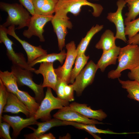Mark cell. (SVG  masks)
I'll use <instances>...</instances> for the list:
<instances>
[{"label":"cell","mask_w":139,"mask_h":139,"mask_svg":"<svg viewBox=\"0 0 139 139\" xmlns=\"http://www.w3.org/2000/svg\"><path fill=\"white\" fill-rule=\"evenodd\" d=\"M118 64L115 70L109 72L108 77L109 79L119 78L123 71L132 70L139 65V45L128 44L121 48L118 58Z\"/></svg>","instance_id":"cell-1"},{"label":"cell","mask_w":139,"mask_h":139,"mask_svg":"<svg viewBox=\"0 0 139 139\" xmlns=\"http://www.w3.org/2000/svg\"><path fill=\"white\" fill-rule=\"evenodd\" d=\"M23 6L21 4L16 3L9 4L0 2L1 9L7 12L8 15L6 22L2 25L5 27L11 25H18L15 29L18 30L28 27L31 16Z\"/></svg>","instance_id":"cell-2"},{"label":"cell","mask_w":139,"mask_h":139,"mask_svg":"<svg viewBox=\"0 0 139 139\" xmlns=\"http://www.w3.org/2000/svg\"><path fill=\"white\" fill-rule=\"evenodd\" d=\"M88 5L93 8L92 13L95 17L99 16L103 8L100 4L90 2L86 0H58L56 4L55 15L59 17H68L67 14L70 12L75 16L79 15L82 6Z\"/></svg>","instance_id":"cell-3"},{"label":"cell","mask_w":139,"mask_h":139,"mask_svg":"<svg viewBox=\"0 0 139 139\" xmlns=\"http://www.w3.org/2000/svg\"><path fill=\"white\" fill-rule=\"evenodd\" d=\"M51 89L47 87L45 97L34 116L37 120L40 119L44 121L50 120L51 119L50 112L52 110L61 109L70 104L69 102L54 97Z\"/></svg>","instance_id":"cell-4"},{"label":"cell","mask_w":139,"mask_h":139,"mask_svg":"<svg viewBox=\"0 0 139 139\" xmlns=\"http://www.w3.org/2000/svg\"><path fill=\"white\" fill-rule=\"evenodd\" d=\"M11 69L17 78L18 86L26 85L29 87L34 93L37 101L40 104L45 96L44 88L42 84H37L33 81L32 72L13 65Z\"/></svg>","instance_id":"cell-5"},{"label":"cell","mask_w":139,"mask_h":139,"mask_svg":"<svg viewBox=\"0 0 139 139\" xmlns=\"http://www.w3.org/2000/svg\"><path fill=\"white\" fill-rule=\"evenodd\" d=\"M98 69L97 64L91 60L76 77L72 84L78 96L81 95L85 88L92 83Z\"/></svg>","instance_id":"cell-6"},{"label":"cell","mask_w":139,"mask_h":139,"mask_svg":"<svg viewBox=\"0 0 139 139\" xmlns=\"http://www.w3.org/2000/svg\"><path fill=\"white\" fill-rule=\"evenodd\" d=\"M66 56L63 65L55 69L57 78L66 82L70 83V78L73 66L77 56L76 48L74 41H72L66 45Z\"/></svg>","instance_id":"cell-7"},{"label":"cell","mask_w":139,"mask_h":139,"mask_svg":"<svg viewBox=\"0 0 139 139\" xmlns=\"http://www.w3.org/2000/svg\"><path fill=\"white\" fill-rule=\"evenodd\" d=\"M53 16L37 14L32 15L28 26V28L23 31V35L28 39L33 36H35L39 38L40 42L45 41L43 35L44 28L47 22L51 21Z\"/></svg>","instance_id":"cell-8"},{"label":"cell","mask_w":139,"mask_h":139,"mask_svg":"<svg viewBox=\"0 0 139 139\" xmlns=\"http://www.w3.org/2000/svg\"><path fill=\"white\" fill-rule=\"evenodd\" d=\"M0 43H3L6 49V55L12 65L19 66L22 68L30 70L34 72L35 69L31 67L26 61L24 55L22 53H16L12 47L13 42L4 34L0 37Z\"/></svg>","instance_id":"cell-9"},{"label":"cell","mask_w":139,"mask_h":139,"mask_svg":"<svg viewBox=\"0 0 139 139\" xmlns=\"http://www.w3.org/2000/svg\"><path fill=\"white\" fill-rule=\"evenodd\" d=\"M54 118L68 121L75 122L87 124H102L94 119H90L79 112L75 111L69 106H66L59 109L53 116Z\"/></svg>","instance_id":"cell-10"},{"label":"cell","mask_w":139,"mask_h":139,"mask_svg":"<svg viewBox=\"0 0 139 139\" xmlns=\"http://www.w3.org/2000/svg\"><path fill=\"white\" fill-rule=\"evenodd\" d=\"M126 4L125 0H118L117 2L118 8L116 11L115 12L108 13L107 17L109 21L115 25L116 30L115 36L116 39H121L125 43L127 42V41L125 34V24L122 11Z\"/></svg>","instance_id":"cell-11"},{"label":"cell","mask_w":139,"mask_h":139,"mask_svg":"<svg viewBox=\"0 0 139 139\" xmlns=\"http://www.w3.org/2000/svg\"><path fill=\"white\" fill-rule=\"evenodd\" d=\"M15 28L14 25L8 27L7 34L14 38L21 44L27 54V62L29 64L40 56L47 54V50L43 49L41 45L35 46L20 39L15 33Z\"/></svg>","instance_id":"cell-12"},{"label":"cell","mask_w":139,"mask_h":139,"mask_svg":"<svg viewBox=\"0 0 139 139\" xmlns=\"http://www.w3.org/2000/svg\"><path fill=\"white\" fill-rule=\"evenodd\" d=\"M69 19V17L61 18L54 15L51 21L57 37L59 49L61 51L65 46V38L68 33L67 29H71L73 27Z\"/></svg>","instance_id":"cell-13"},{"label":"cell","mask_w":139,"mask_h":139,"mask_svg":"<svg viewBox=\"0 0 139 139\" xmlns=\"http://www.w3.org/2000/svg\"><path fill=\"white\" fill-rule=\"evenodd\" d=\"M2 120L8 123L12 128L13 138L17 137L23 128L31 125H36L38 122L34 117L24 119L18 116L7 115L2 116Z\"/></svg>","instance_id":"cell-14"},{"label":"cell","mask_w":139,"mask_h":139,"mask_svg":"<svg viewBox=\"0 0 139 139\" xmlns=\"http://www.w3.org/2000/svg\"><path fill=\"white\" fill-rule=\"evenodd\" d=\"M34 72L42 75L44 80L42 85L44 88L49 87L55 91L57 77L53 67V63H40L38 69H36Z\"/></svg>","instance_id":"cell-15"},{"label":"cell","mask_w":139,"mask_h":139,"mask_svg":"<svg viewBox=\"0 0 139 139\" xmlns=\"http://www.w3.org/2000/svg\"><path fill=\"white\" fill-rule=\"evenodd\" d=\"M36 125L38 126L36 129L29 127L33 131L32 133L24 135V136L25 139H38L39 136L53 127L67 125V121L56 118L42 122H38Z\"/></svg>","instance_id":"cell-16"},{"label":"cell","mask_w":139,"mask_h":139,"mask_svg":"<svg viewBox=\"0 0 139 139\" xmlns=\"http://www.w3.org/2000/svg\"><path fill=\"white\" fill-rule=\"evenodd\" d=\"M3 112L14 114L22 112L27 117H30L29 112L24 104L16 95L8 91L7 102L3 108Z\"/></svg>","instance_id":"cell-17"},{"label":"cell","mask_w":139,"mask_h":139,"mask_svg":"<svg viewBox=\"0 0 139 139\" xmlns=\"http://www.w3.org/2000/svg\"><path fill=\"white\" fill-rule=\"evenodd\" d=\"M69 106L72 109L75 111L88 118L102 121L107 117V114L102 110H94L85 104L74 102L70 104Z\"/></svg>","instance_id":"cell-18"},{"label":"cell","mask_w":139,"mask_h":139,"mask_svg":"<svg viewBox=\"0 0 139 139\" xmlns=\"http://www.w3.org/2000/svg\"><path fill=\"white\" fill-rule=\"evenodd\" d=\"M121 48L116 46L107 51L103 52L97 64L101 72H104L106 67L111 65H115L119 55Z\"/></svg>","instance_id":"cell-19"},{"label":"cell","mask_w":139,"mask_h":139,"mask_svg":"<svg viewBox=\"0 0 139 139\" xmlns=\"http://www.w3.org/2000/svg\"><path fill=\"white\" fill-rule=\"evenodd\" d=\"M16 95L24 104L30 112V117H34L38 110L40 104L35 98L31 96L26 91L19 90Z\"/></svg>","instance_id":"cell-20"},{"label":"cell","mask_w":139,"mask_h":139,"mask_svg":"<svg viewBox=\"0 0 139 139\" xmlns=\"http://www.w3.org/2000/svg\"><path fill=\"white\" fill-rule=\"evenodd\" d=\"M0 80L6 87L8 91L16 95L19 89L17 78L14 73L11 71H0Z\"/></svg>","instance_id":"cell-21"},{"label":"cell","mask_w":139,"mask_h":139,"mask_svg":"<svg viewBox=\"0 0 139 139\" xmlns=\"http://www.w3.org/2000/svg\"><path fill=\"white\" fill-rule=\"evenodd\" d=\"M116 39L114 32L110 30H106L101 36L95 47L97 49H102L103 52L107 51L116 46Z\"/></svg>","instance_id":"cell-22"},{"label":"cell","mask_w":139,"mask_h":139,"mask_svg":"<svg viewBox=\"0 0 139 139\" xmlns=\"http://www.w3.org/2000/svg\"><path fill=\"white\" fill-rule=\"evenodd\" d=\"M103 27V25L96 24L93 26L88 32L85 37L83 38L76 48L77 56L85 53L91 39L96 33L100 31Z\"/></svg>","instance_id":"cell-23"},{"label":"cell","mask_w":139,"mask_h":139,"mask_svg":"<svg viewBox=\"0 0 139 139\" xmlns=\"http://www.w3.org/2000/svg\"><path fill=\"white\" fill-rule=\"evenodd\" d=\"M66 53L64 50L61 51L59 53H52L47 54L38 57L31 63L29 65L32 67L35 65L43 62L53 63L56 61H58L62 65L64 60L66 58Z\"/></svg>","instance_id":"cell-24"},{"label":"cell","mask_w":139,"mask_h":139,"mask_svg":"<svg viewBox=\"0 0 139 139\" xmlns=\"http://www.w3.org/2000/svg\"><path fill=\"white\" fill-rule=\"evenodd\" d=\"M67 125L72 126L79 129L85 130L92 133L104 134H126L127 133H117L107 130H103L97 128L94 124H87L75 122L67 121Z\"/></svg>","instance_id":"cell-25"},{"label":"cell","mask_w":139,"mask_h":139,"mask_svg":"<svg viewBox=\"0 0 139 139\" xmlns=\"http://www.w3.org/2000/svg\"><path fill=\"white\" fill-rule=\"evenodd\" d=\"M89 58V56H86L85 53L77 56L75 61L74 66L72 69L71 72L70 83L72 84L74 83L76 77L86 64Z\"/></svg>","instance_id":"cell-26"},{"label":"cell","mask_w":139,"mask_h":139,"mask_svg":"<svg viewBox=\"0 0 139 139\" xmlns=\"http://www.w3.org/2000/svg\"><path fill=\"white\" fill-rule=\"evenodd\" d=\"M128 7V12L125 14L126 16L124 23L135 20L139 14V0H125Z\"/></svg>","instance_id":"cell-27"},{"label":"cell","mask_w":139,"mask_h":139,"mask_svg":"<svg viewBox=\"0 0 139 139\" xmlns=\"http://www.w3.org/2000/svg\"><path fill=\"white\" fill-rule=\"evenodd\" d=\"M125 35L128 36V39L132 37L139 31V17L130 22L124 23Z\"/></svg>","instance_id":"cell-28"},{"label":"cell","mask_w":139,"mask_h":139,"mask_svg":"<svg viewBox=\"0 0 139 139\" xmlns=\"http://www.w3.org/2000/svg\"><path fill=\"white\" fill-rule=\"evenodd\" d=\"M57 0H47L46 4L41 8L38 15L53 16L55 13Z\"/></svg>","instance_id":"cell-29"},{"label":"cell","mask_w":139,"mask_h":139,"mask_svg":"<svg viewBox=\"0 0 139 139\" xmlns=\"http://www.w3.org/2000/svg\"><path fill=\"white\" fill-rule=\"evenodd\" d=\"M8 94V91L6 87L0 80V122L2 121V113L7 102Z\"/></svg>","instance_id":"cell-30"},{"label":"cell","mask_w":139,"mask_h":139,"mask_svg":"<svg viewBox=\"0 0 139 139\" xmlns=\"http://www.w3.org/2000/svg\"><path fill=\"white\" fill-rule=\"evenodd\" d=\"M10 125L7 123L3 121L0 122V137L4 139H11L10 135Z\"/></svg>","instance_id":"cell-31"},{"label":"cell","mask_w":139,"mask_h":139,"mask_svg":"<svg viewBox=\"0 0 139 139\" xmlns=\"http://www.w3.org/2000/svg\"><path fill=\"white\" fill-rule=\"evenodd\" d=\"M66 82L57 78V81L56 86V91L57 97L59 98L65 100L64 95V87Z\"/></svg>","instance_id":"cell-32"},{"label":"cell","mask_w":139,"mask_h":139,"mask_svg":"<svg viewBox=\"0 0 139 139\" xmlns=\"http://www.w3.org/2000/svg\"><path fill=\"white\" fill-rule=\"evenodd\" d=\"M74 90L72 84L68 85L66 84L64 87V92L65 100L68 102L74 100Z\"/></svg>","instance_id":"cell-33"},{"label":"cell","mask_w":139,"mask_h":139,"mask_svg":"<svg viewBox=\"0 0 139 139\" xmlns=\"http://www.w3.org/2000/svg\"><path fill=\"white\" fill-rule=\"evenodd\" d=\"M22 5L32 15L35 14L34 7L32 0H19Z\"/></svg>","instance_id":"cell-34"},{"label":"cell","mask_w":139,"mask_h":139,"mask_svg":"<svg viewBox=\"0 0 139 139\" xmlns=\"http://www.w3.org/2000/svg\"><path fill=\"white\" fill-rule=\"evenodd\" d=\"M35 14L38 15L42 7L46 4L47 0H32Z\"/></svg>","instance_id":"cell-35"},{"label":"cell","mask_w":139,"mask_h":139,"mask_svg":"<svg viewBox=\"0 0 139 139\" xmlns=\"http://www.w3.org/2000/svg\"><path fill=\"white\" fill-rule=\"evenodd\" d=\"M130 71L127 74L128 78L139 83V65Z\"/></svg>","instance_id":"cell-36"},{"label":"cell","mask_w":139,"mask_h":139,"mask_svg":"<svg viewBox=\"0 0 139 139\" xmlns=\"http://www.w3.org/2000/svg\"><path fill=\"white\" fill-rule=\"evenodd\" d=\"M127 44L139 45V33H137L132 37L129 39L127 41Z\"/></svg>","instance_id":"cell-37"},{"label":"cell","mask_w":139,"mask_h":139,"mask_svg":"<svg viewBox=\"0 0 139 139\" xmlns=\"http://www.w3.org/2000/svg\"><path fill=\"white\" fill-rule=\"evenodd\" d=\"M56 137L51 133L47 134H44L38 138V139H55Z\"/></svg>","instance_id":"cell-38"},{"label":"cell","mask_w":139,"mask_h":139,"mask_svg":"<svg viewBox=\"0 0 139 139\" xmlns=\"http://www.w3.org/2000/svg\"><path fill=\"white\" fill-rule=\"evenodd\" d=\"M95 0V1H99V0Z\"/></svg>","instance_id":"cell-39"},{"label":"cell","mask_w":139,"mask_h":139,"mask_svg":"<svg viewBox=\"0 0 139 139\" xmlns=\"http://www.w3.org/2000/svg\"></svg>","instance_id":"cell-40"}]
</instances>
